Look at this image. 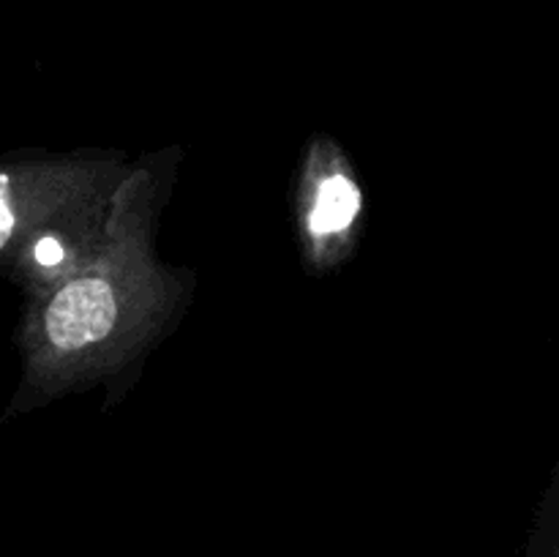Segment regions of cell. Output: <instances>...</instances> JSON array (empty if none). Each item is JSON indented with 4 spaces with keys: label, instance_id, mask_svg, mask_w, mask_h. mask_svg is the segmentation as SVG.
Instances as JSON below:
<instances>
[{
    "label": "cell",
    "instance_id": "obj_1",
    "mask_svg": "<svg viewBox=\"0 0 559 557\" xmlns=\"http://www.w3.org/2000/svg\"><path fill=\"white\" fill-rule=\"evenodd\" d=\"M115 322L112 289L104 278L87 276L69 282L47 306L44 328L58 349H80L98 342Z\"/></svg>",
    "mask_w": 559,
    "mask_h": 557
},
{
    "label": "cell",
    "instance_id": "obj_2",
    "mask_svg": "<svg viewBox=\"0 0 559 557\" xmlns=\"http://www.w3.org/2000/svg\"><path fill=\"white\" fill-rule=\"evenodd\" d=\"M360 208V191L347 175H331L322 180L320 194H317L314 211H311V233L331 235L347 227Z\"/></svg>",
    "mask_w": 559,
    "mask_h": 557
},
{
    "label": "cell",
    "instance_id": "obj_3",
    "mask_svg": "<svg viewBox=\"0 0 559 557\" xmlns=\"http://www.w3.org/2000/svg\"><path fill=\"white\" fill-rule=\"evenodd\" d=\"M36 257L41 265H58L63 260V249H60V244L55 238H41L36 246Z\"/></svg>",
    "mask_w": 559,
    "mask_h": 557
},
{
    "label": "cell",
    "instance_id": "obj_4",
    "mask_svg": "<svg viewBox=\"0 0 559 557\" xmlns=\"http://www.w3.org/2000/svg\"><path fill=\"white\" fill-rule=\"evenodd\" d=\"M551 557H559V535H557V544H555V555Z\"/></svg>",
    "mask_w": 559,
    "mask_h": 557
}]
</instances>
